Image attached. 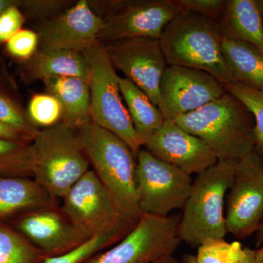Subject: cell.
<instances>
[{
	"instance_id": "ac0fdd59",
	"label": "cell",
	"mask_w": 263,
	"mask_h": 263,
	"mask_svg": "<svg viewBox=\"0 0 263 263\" xmlns=\"http://www.w3.org/2000/svg\"><path fill=\"white\" fill-rule=\"evenodd\" d=\"M27 81L53 77H79L89 81V67L83 53L67 50L38 49L22 67Z\"/></svg>"
},
{
	"instance_id": "60d3db41",
	"label": "cell",
	"mask_w": 263,
	"mask_h": 263,
	"mask_svg": "<svg viewBox=\"0 0 263 263\" xmlns=\"http://www.w3.org/2000/svg\"><path fill=\"white\" fill-rule=\"evenodd\" d=\"M262 20H263V15H262Z\"/></svg>"
},
{
	"instance_id": "9c48e42d",
	"label": "cell",
	"mask_w": 263,
	"mask_h": 263,
	"mask_svg": "<svg viewBox=\"0 0 263 263\" xmlns=\"http://www.w3.org/2000/svg\"><path fill=\"white\" fill-rule=\"evenodd\" d=\"M178 215L143 214L135 228L114 247L83 263H155L173 257L181 243Z\"/></svg>"
},
{
	"instance_id": "d590c367",
	"label": "cell",
	"mask_w": 263,
	"mask_h": 263,
	"mask_svg": "<svg viewBox=\"0 0 263 263\" xmlns=\"http://www.w3.org/2000/svg\"><path fill=\"white\" fill-rule=\"evenodd\" d=\"M245 263H258L256 259L255 250L247 248V257Z\"/></svg>"
},
{
	"instance_id": "d4e9b609",
	"label": "cell",
	"mask_w": 263,
	"mask_h": 263,
	"mask_svg": "<svg viewBox=\"0 0 263 263\" xmlns=\"http://www.w3.org/2000/svg\"><path fill=\"white\" fill-rule=\"evenodd\" d=\"M247 254L240 242L212 238L199 246L196 255L185 256L182 263H245Z\"/></svg>"
},
{
	"instance_id": "484cf974",
	"label": "cell",
	"mask_w": 263,
	"mask_h": 263,
	"mask_svg": "<svg viewBox=\"0 0 263 263\" xmlns=\"http://www.w3.org/2000/svg\"><path fill=\"white\" fill-rule=\"evenodd\" d=\"M224 88L238 98L253 116L255 148L259 153H263V91L239 82L224 85Z\"/></svg>"
},
{
	"instance_id": "2e32d148",
	"label": "cell",
	"mask_w": 263,
	"mask_h": 263,
	"mask_svg": "<svg viewBox=\"0 0 263 263\" xmlns=\"http://www.w3.org/2000/svg\"><path fill=\"white\" fill-rule=\"evenodd\" d=\"M159 160L176 166L186 174H200L214 165L218 158L200 138L165 120L144 146Z\"/></svg>"
},
{
	"instance_id": "83f0119b",
	"label": "cell",
	"mask_w": 263,
	"mask_h": 263,
	"mask_svg": "<svg viewBox=\"0 0 263 263\" xmlns=\"http://www.w3.org/2000/svg\"><path fill=\"white\" fill-rule=\"evenodd\" d=\"M61 104L53 95H34L29 100L27 117L36 127H51L62 122Z\"/></svg>"
},
{
	"instance_id": "cb8c5ba5",
	"label": "cell",
	"mask_w": 263,
	"mask_h": 263,
	"mask_svg": "<svg viewBox=\"0 0 263 263\" xmlns=\"http://www.w3.org/2000/svg\"><path fill=\"white\" fill-rule=\"evenodd\" d=\"M34 163L32 143L0 139V176L33 178Z\"/></svg>"
},
{
	"instance_id": "277c9868",
	"label": "cell",
	"mask_w": 263,
	"mask_h": 263,
	"mask_svg": "<svg viewBox=\"0 0 263 263\" xmlns=\"http://www.w3.org/2000/svg\"><path fill=\"white\" fill-rule=\"evenodd\" d=\"M238 160H218L198 174L183 207L179 226L181 241L199 247L227 234L224 199L231 187Z\"/></svg>"
},
{
	"instance_id": "d6a6232c",
	"label": "cell",
	"mask_w": 263,
	"mask_h": 263,
	"mask_svg": "<svg viewBox=\"0 0 263 263\" xmlns=\"http://www.w3.org/2000/svg\"><path fill=\"white\" fill-rule=\"evenodd\" d=\"M67 3L68 2L57 0H22L18 7L24 15L41 18L55 15L67 5Z\"/></svg>"
},
{
	"instance_id": "f546056e",
	"label": "cell",
	"mask_w": 263,
	"mask_h": 263,
	"mask_svg": "<svg viewBox=\"0 0 263 263\" xmlns=\"http://www.w3.org/2000/svg\"><path fill=\"white\" fill-rule=\"evenodd\" d=\"M39 48V36L30 29H21L6 42V50L10 56L27 61Z\"/></svg>"
},
{
	"instance_id": "4dcf8cb0",
	"label": "cell",
	"mask_w": 263,
	"mask_h": 263,
	"mask_svg": "<svg viewBox=\"0 0 263 263\" xmlns=\"http://www.w3.org/2000/svg\"><path fill=\"white\" fill-rule=\"evenodd\" d=\"M183 10L193 12L217 22L226 8V0H174Z\"/></svg>"
},
{
	"instance_id": "836d02e7",
	"label": "cell",
	"mask_w": 263,
	"mask_h": 263,
	"mask_svg": "<svg viewBox=\"0 0 263 263\" xmlns=\"http://www.w3.org/2000/svg\"><path fill=\"white\" fill-rule=\"evenodd\" d=\"M0 139L18 142V143H32V140L29 137L2 121H0Z\"/></svg>"
},
{
	"instance_id": "5b68a950",
	"label": "cell",
	"mask_w": 263,
	"mask_h": 263,
	"mask_svg": "<svg viewBox=\"0 0 263 263\" xmlns=\"http://www.w3.org/2000/svg\"><path fill=\"white\" fill-rule=\"evenodd\" d=\"M32 144V179L54 198L62 199L90 170L75 129L65 122L40 129Z\"/></svg>"
},
{
	"instance_id": "7402d4cb",
	"label": "cell",
	"mask_w": 263,
	"mask_h": 263,
	"mask_svg": "<svg viewBox=\"0 0 263 263\" xmlns=\"http://www.w3.org/2000/svg\"><path fill=\"white\" fill-rule=\"evenodd\" d=\"M224 60L237 82L263 91V53L249 43L221 38Z\"/></svg>"
},
{
	"instance_id": "f35d334b",
	"label": "cell",
	"mask_w": 263,
	"mask_h": 263,
	"mask_svg": "<svg viewBox=\"0 0 263 263\" xmlns=\"http://www.w3.org/2000/svg\"><path fill=\"white\" fill-rule=\"evenodd\" d=\"M155 263H179L177 259L174 258V257H168V258H165L162 259V260L158 261V262Z\"/></svg>"
},
{
	"instance_id": "30bf717a",
	"label": "cell",
	"mask_w": 263,
	"mask_h": 263,
	"mask_svg": "<svg viewBox=\"0 0 263 263\" xmlns=\"http://www.w3.org/2000/svg\"><path fill=\"white\" fill-rule=\"evenodd\" d=\"M227 233L245 239L263 221V159L257 150L238 160L230 189L226 215Z\"/></svg>"
},
{
	"instance_id": "ffe728a7",
	"label": "cell",
	"mask_w": 263,
	"mask_h": 263,
	"mask_svg": "<svg viewBox=\"0 0 263 263\" xmlns=\"http://www.w3.org/2000/svg\"><path fill=\"white\" fill-rule=\"evenodd\" d=\"M43 82L48 94L61 104L62 122L75 130L91 122L89 81L79 77H53Z\"/></svg>"
},
{
	"instance_id": "8992f818",
	"label": "cell",
	"mask_w": 263,
	"mask_h": 263,
	"mask_svg": "<svg viewBox=\"0 0 263 263\" xmlns=\"http://www.w3.org/2000/svg\"><path fill=\"white\" fill-rule=\"evenodd\" d=\"M89 67L91 122L114 133L138 156L142 145L122 101L119 76L100 43L83 52Z\"/></svg>"
},
{
	"instance_id": "f1b7e54d",
	"label": "cell",
	"mask_w": 263,
	"mask_h": 263,
	"mask_svg": "<svg viewBox=\"0 0 263 263\" xmlns=\"http://www.w3.org/2000/svg\"><path fill=\"white\" fill-rule=\"evenodd\" d=\"M0 121L34 139L40 129L29 120L25 114L8 97L0 92Z\"/></svg>"
},
{
	"instance_id": "1f68e13d",
	"label": "cell",
	"mask_w": 263,
	"mask_h": 263,
	"mask_svg": "<svg viewBox=\"0 0 263 263\" xmlns=\"http://www.w3.org/2000/svg\"><path fill=\"white\" fill-rule=\"evenodd\" d=\"M18 5L10 7L0 15V43H6L22 29L25 15Z\"/></svg>"
},
{
	"instance_id": "e575fe53",
	"label": "cell",
	"mask_w": 263,
	"mask_h": 263,
	"mask_svg": "<svg viewBox=\"0 0 263 263\" xmlns=\"http://www.w3.org/2000/svg\"><path fill=\"white\" fill-rule=\"evenodd\" d=\"M18 0H0V15L10 7L18 5Z\"/></svg>"
},
{
	"instance_id": "44dd1931",
	"label": "cell",
	"mask_w": 263,
	"mask_h": 263,
	"mask_svg": "<svg viewBox=\"0 0 263 263\" xmlns=\"http://www.w3.org/2000/svg\"><path fill=\"white\" fill-rule=\"evenodd\" d=\"M121 94L142 146L163 125L164 117L148 95L125 78L119 77Z\"/></svg>"
},
{
	"instance_id": "ab89813d",
	"label": "cell",
	"mask_w": 263,
	"mask_h": 263,
	"mask_svg": "<svg viewBox=\"0 0 263 263\" xmlns=\"http://www.w3.org/2000/svg\"><path fill=\"white\" fill-rule=\"evenodd\" d=\"M256 6L261 15H263V0H254Z\"/></svg>"
},
{
	"instance_id": "e0dca14e",
	"label": "cell",
	"mask_w": 263,
	"mask_h": 263,
	"mask_svg": "<svg viewBox=\"0 0 263 263\" xmlns=\"http://www.w3.org/2000/svg\"><path fill=\"white\" fill-rule=\"evenodd\" d=\"M57 199L32 178L0 176V221L44 208L58 206Z\"/></svg>"
},
{
	"instance_id": "4fadbf2b",
	"label": "cell",
	"mask_w": 263,
	"mask_h": 263,
	"mask_svg": "<svg viewBox=\"0 0 263 263\" xmlns=\"http://www.w3.org/2000/svg\"><path fill=\"white\" fill-rule=\"evenodd\" d=\"M160 110L165 120L195 111L226 92L224 86L205 71L168 65L160 82Z\"/></svg>"
},
{
	"instance_id": "4316f807",
	"label": "cell",
	"mask_w": 263,
	"mask_h": 263,
	"mask_svg": "<svg viewBox=\"0 0 263 263\" xmlns=\"http://www.w3.org/2000/svg\"><path fill=\"white\" fill-rule=\"evenodd\" d=\"M129 233L127 231H118L97 235L75 250L57 257H46L41 263L84 262L95 254L116 245Z\"/></svg>"
},
{
	"instance_id": "5bb4252c",
	"label": "cell",
	"mask_w": 263,
	"mask_h": 263,
	"mask_svg": "<svg viewBox=\"0 0 263 263\" xmlns=\"http://www.w3.org/2000/svg\"><path fill=\"white\" fill-rule=\"evenodd\" d=\"M7 223L47 257L69 253L93 238L69 220L60 205L32 211Z\"/></svg>"
},
{
	"instance_id": "d6986e66",
	"label": "cell",
	"mask_w": 263,
	"mask_h": 263,
	"mask_svg": "<svg viewBox=\"0 0 263 263\" xmlns=\"http://www.w3.org/2000/svg\"><path fill=\"white\" fill-rule=\"evenodd\" d=\"M221 38L253 45L263 53V20L254 0H227L217 22Z\"/></svg>"
},
{
	"instance_id": "8fae6325",
	"label": "cell",
	"mask_w": 263,
	"mask_h": 263,
	"mask_svg": "<svg viewBox=\"0 0 263 263\" xmlns=\"http://www.w3.org/2000/svg\"><path fill=\"white\" fill-rule=\"evenodd\" d=\"M183 10L174 0L115 1L103 18L98 42H114L131 38L160 40L167 24Z\"/></svg>"
},
{
	"instance_id": "8d00e7d4",
	"label": "cell",
	"mask_w": 263,
	"mask_h": 263,
	"mask_svg": "<svg viewBox=\"0 0 263 263\" xmlns=\"http://www.w3.org/2000/svg\"><path fill=\"white\" fill-rule=\"evenodd\" d=\"M257 246H261L263 245V221L259 230H257Z\"/></svg>"
},
{
	"instance_id": "ba28073f",
	"label": "cell",
	"mask_w": 263,
	"mask_h": 263,
	"mask_svg": "<svg viewBox=\"0 0 263 263\" xmlns=\"http://www.w3.org/2000/svg\"><path fill=\"white\" fill-rule=\"evenodd\" d=\"M60 209L69 220L91 237L131 231L138 221L122 215L108 190L89 170L62 197Z\"/></svg>"
},
{
	"instance_id": "7c38bea8",
	"label": "cell",
	"mask_w": 263,
	"mask_h": 263,
	"mask_svg": "<svg viewBox=\"0 0 263 263\" xmlns=\"http://www.w3.org/2000/svg\"><path fill=\"white\" fill-rule=\"evenodd\" d=\"M101 45L115 70L122 72L160 108L161 79L168 66L160 40L137 37Z\"/></svg>"
},
{
	"instance_id": "6da1fadb",
	"label": "cell",
	"mask_w": 263,
	"mask_h": 263,
	"mask_svg": "<svg viewBox=\"0 0 263 263\" xmlns=\"http://www.w3.org/2000/svg\"><path fill=\"white\" fill-rule=\"evenodd\" d=\"M174 121L205 142L218 160H238L256 149L253 116L228 91Z\"/></svg>"
},
{
	"instance_id": "7a4b0ae2",
	"label": "cell",
	"mask_w": 263,
	"mask_h": 263,
	"mask_svg": "<svg viewBox=\"0 0 263 263\" xmlns=\"http://www.w3.org/2000/svg\"><path fill=\"white\" fill-rule=\"evenodd\" d=\"M81 148L95 174L129 220L143 215L136 189L137 157L122 139L93 122L76 130Z\"/></svg>"
},
{
	"instance_id": "74e56055",
	"label": "cell",
	"mask_w": 263,
	"mask_h": 263,
	"mask_svg": "<svg viewBox=\"0 0 263 263\" xmlns=\"http://www.w3.org/2000/svg\"><path fill=\"white\" fill-rule=\"evenodd\" d=\"M255 254L257 262L263 263V245L260 248L255 250Z\"/></svg>"
},
{
	"instance_id": "52a82bcc",
	"label": "cell",
	"mask_w": 263,
	"mask_h": 263,
	"mask_svg": "<svg viewBox=\"0 0 263 263\" xmlns=\"http://www.w3.org/2000/svg\"><path fill=\"white\" fill-rule=\"evenodd\" d=\"M191 176L159 160L145 148L137 156L136 189L142 214L167 217L183 209L193 186Z\"/></svg>"
},
{
	"instance_id": "9a60e30c",
	"label": "cell",
	"mask_w": 263,
	"mask_h": 263,
	"mask_svg": "<svg viewBox=\"0 0 263 263\" xmlns=\"http://www.w3.org/2000/svg\"><path fill=\"white\" fill-rule=\"evenodd\" d=\"M103 18L93 11L89 2L79 0L63 13L41 24L39 49L67 50L82 53L98 42Z\"/></svg>"
},
{
	"instance_id": "603a6c76",
	"label": "cell",
	"mask_w": 263,
	"mask_h": 263,
	"mask_svg": "<svg viewBox=\"0 0 263 263\" xmlns=\"http://www.w3.org/2000/svg\"><path fill=\"white\" fill-rule=\"evenodd\" d=\"M46 257L13 227L0 221V263H41Z\"/></svg>"
},
{
	"instance_id": "3957f363",
	"label": "cell",
	"mask_w": 263,
	"mask_h": 263,
	"mask_svg": "<svg viewBox=\"0 0 263 263\" xmlns=\"http://www.w3.org/2000/svg\"><path fill=\"white\" fill-rule=\"evenodd\" d=\"M160 41L167 65L205 71L223 86L237 82L224 60L215 21L183 10L167 24Z\"/></svg>"
}]
</instances>
